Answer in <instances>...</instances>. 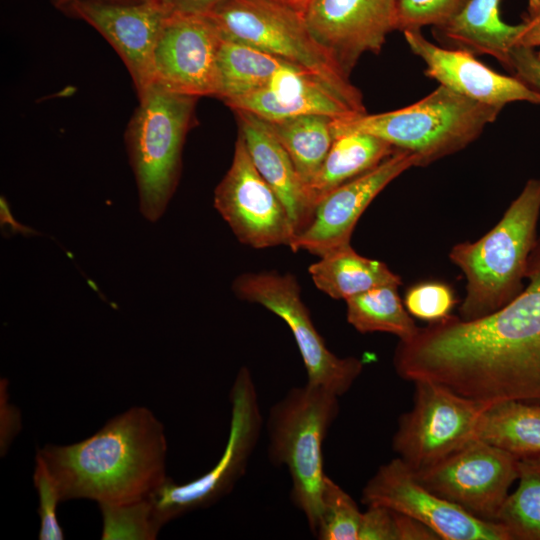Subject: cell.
<instances>
[{"label":"cell","instance_id":"6da1fadb","mask_svg":"<svg viewBox=\"0 0 540 540\" xmlns=\"http://www.w3.org/2000/svg\"><path fill=\"white\" fill-rule=\"evenodd\" d=\"M525 278L527 287L491 314L474 320L450 314L399 340L398 376L485 403L540 402V237Z\"/></svg>","mask_w":540,"mask_h":540},{"label":"cell","instance_id":"7a4b0ae2","mask_svg":"<svg viewBox=\"0 0 540 540\" xmlns=\"http://www.w3.org/2000/svg\"><path fill=\"white\" fill-rule=\"evenodd\" d=\"M62 502L94 500L125 504L148 498L166 480L163 424L146 407H131L90 437L37 450Z\"/></svg>","mask_w":540,"mask_h":540},{"label":"cell","instance_id":"3957f363","mask_svg":"<svg viewBox=\"0 0 540 540\" xmlns=\"http://www.w3.org/2000/svg\"><path fill=\"white\" fill-rule=\"evenodd\" d=\"M539 215L540 179H530L496 226L476 241L452 247L449 259L467 281L461 319L491 314L523 290Z\"/></svg>","mask_w":540,"mask_h":540},{"label":"cell","instance_id":"277c9868","mask_svg":"<svg viewBox=\"0 0 540 540\" xmlns=\"http://www.w3.org/2000/svg\"><path fill=\"white\" fill-rule=\"evenodd\" d=\"M502 108L484 104L439 85L419 101L393 111L333 119V137L361 132L397 150L412 153L427 166L474 142Z\"/></svg>","mask_w":540,"mask_h":540},{"label":"cell","instance_id":"5b68a950","mask_svg":"<svg viewBox=\"0 0 540 540\" xmlns=\"http://www.w3.org/2000/svg\"><path fill=\"white\" fill-rule=\"evenodd\" d=\"M339 396L307 382L290 389L269 410L266 431L268 458L285 466L291 479L290 498L316 532L326 474L322 446L339 413Z\"/></svg>","mask_w":540,"mask_h":540},{"label":"cell","instance_id":"8992f818","mask_svg":"<svg viewBox=\"0 0 540 540\" xmlns=\"http://www.w3.org/2000/svg\"><path fill=\"white\" fill-rule=\"evenodd\" d=\"M204 16L223 37L307 71L355 114L367 113L359 89L312 36L304 15L292 7L273 0H222Z\"/></svg>","mask_w":540,"mask_h":540},{"label":"cell","instance_id":"52a82bcc","mask_svg":"<svg viewBox=\"0 0 540 540\" xmlns=\"http://www.w3.org/2000/svg\"><path fill=\"white\" fill-rule=\"evenodd\" d=\"M139 104L125 132L142 215L157 221L171 199L181 170L185 136L196 97L150 83L137 93Z\"/></svg>","mask_w":540,"mask_h":540},{"label":"cell","instance_id":"ba28073f","mask_svg":"<svg viewBox=\"0 0 540 540\" xmlns=\"http://www.w3.org/2000/svg\"><path fill=\"white\" fill-rule=\"evenodd\" d=\"M230 402L229 436L212 469L184 484H176L168 477L148 497L160 528L184 514L215 504L228 495L245 474L263 425L256 387L247 367L240 368L235 377Z\"/></svg>","mask_w":540,"mask_h":540},{"label":"cell","instance_id":"9c48e42d","mask_svg":"<svg viewBox=\"0 0 540 540\" xmlns=\"http://www.w3.org/2000/svg\"><path fill=\"white\" fill-rule=\"evenodd\" d=\"M413 383V406L399 418L392 448L418 472L475 440L479 419L490 403L466 398L430 381Z\"/></svg>","mask_w":540,"mask_h":540},{"label":"cell","instance_id":"30bf717a","mask_svg":"<svg viewBox=\"0 0 540 540\" xmlns=\"http://www.w3.org/2000/svg\"><path fill=\"white\" fill-rule=\"evenodd\" d=\"M233 290L240 299L263 306L287 324L302 357L307 382L339 397L351 388L363 370L362 361L356 357L340 358L327 348L293 275L244 273L234 280Z\"/></svg>","mask_w":540,"mask_h":540},{"label":"cell","instance_id":"8fae6325","mask_svg":"<svg viewBox=\"0 0 540 540\" xmlns=\"http://www.w3.org/2000/svg\"><path fill=\"white\" fill-rule=\"evenodd\" d=\"M518 459L475 439L435 465L413 473L435 494L479 519L496 522L517 480Z\"/></svg>","mask_w":540,"mask_h":540},{"label":"cell","instance_id":"7c38bea8","mask_svg":"<svg viewBox=\"0 0 540 540\" xmlns=\"http://www.w3.org/2000/svg\"><path fill=\"white\" fill-rule=\"evenodd\" d=\"M362 502L412 517L443 540H512L498 522L479 519L423 486L398 457L382 464L362 490Z\"/></svg>","mask_w":540,"mask_h":540},{"label":"cell","instance_id":"4fadbf2b","mask_svg":"<svg viewBox=\"0 0 540 540\" xmlns=\"http://www.w3.org/2000/svg\"><path fill=\"white\" fill-rule=\"evenodd\" d=\"M214 206L250 247H290L296 236L283 203L257 171L239 134L231 166L215 189Z\"/></svg>","mask_w":540,"mask_h":540},{"label":"cell","instance_id":"5bb4252c","mask_svg":"<svg viewBox=\"0 0 540 540\" xmlns=\"http://www.w3.org/2000/svg\"><path fill=\"white\" fill-rule=\"evenodd\" d=\"M220 43L221 34L206 16L170 13L151 54L148 84L196 98L216 97Z\"/></svg>","mask_w":540,"mask_h":540},{"label":"cell","instance_id":"9a60e30c","mask_svg":"<svg viewBox=\"0 0 540 540\" xmlns=\"http://www.w3.org/2000/svg\"><path fill=\"white\" fill-rule=\"evenodd\" d=\"M306 25L343 72L350 73L365 53H379L398 30V0H308Z\"/></svg>","mask_w":540,"mask_h":540},{"label":"cell","instance_id":"2e32d148","mask_svg":"<svg viewBox=\"0 0 540 540\" xmlns=\"http://www.w3.org/2000/svg\"><path fill=\"white\" fill-rule=\"evenodd\" d=\"M417 166L415 155L397 150L375 168L337 187L318 202L311 223L296 235L290 248L321 257L350 244L355 225L375 197L403 172Z\"/></svg>","mask_w":540,"mask_h":540},{"label":"cell","instance_id":"e0dca14e","mask_svg":"<svg viewBox=\"0 0 540 540\" xmlns=\"http://www.w3.org/2000/svg\"><path fill=\"white\" fill-rule=\"evenodd\" d=\"M61 12L98 31L125 64L136 92L149 82L151 54L166 17L158 0H76Z\"/></svg>","mask_w":540,"mask_h":540},{"label":"cell","instance_id":"ac0fdd59","mask_svg":"<svg viewBox=\"0 0 540 540\" xmlns=\"http://www.w3.org/2000/svg\"><path fill=\"white\" fill-rule=\"evenodd\" d=\"M413 54L425 63V75L439 85L472 100L504 108L511 102L540 105V94L515 76L500 74L477 60L474 55L431 43L421 30L403 31Z\"/></svg>","mask_w":540,"mask_h":540},{"label":"cell","instance_id":"d6986e66","mask_svg":"<svg viewBox=\"0 0 540 540\" xmlns=\"http://www.w3.org/2000/svg\"><path fill=\"white\" fill-rule=\"evenodd\" d=\"M225 103L269 122L303 115H357L313 75L291 63L279 68L264 88Z\"/></svg>","mask_w":540,"mask_h":540},{"label":"cell","instance_id":"ffe728a7","mask_svg":"<svg viewBox=\"0 0 540 540\" xmlns=\"http://www.w3.org/2000/svg\"><path fill=\"white\" fill-rule=\"evenodd\" d=\"M235 113L254 166L283 203L298 235L311 223L314 208L291 158L263 119L242 110Z\"/></svg>","mask_w":540,"mask_h":540},{"label":"cell","instance_id":"44dd1931","mask_svg":"<svg viewBox=\"0 0 540 540\" xmlns=\"http://www.w3.org/2000/svg\"><path fill=\"white\" fill-rule=\"evenodd\" d=\"M501 0H470L448 23L432 28L441 46L472 55H489L506 69L511 49L518 44L522 25H510L500 17Z\"/></svg>","mask_w":540,"mask_h":540},{"label":"cell","instance_id":"7402d4cb","mask_svg":"<svg viewBox=\"0 0 540 540\" xmlns=\"http://www.w3.org/2000/svg\"><path fill=\"white\" fill-rule=\"evenodd\" d=\"M396 151L390 143L368 133L352 132L334 138L320 168L305 186L314 211L328 193L375 168Z\"/></svg>","mask_w":540,"mask_h":540},{"label":"cell","instance_id":"603a6c76","mask_svg":"<svg viewBox=\"0 0 540 540\" xmlns=\"http://www.w3.org/2000/svg\"><path fill=\"white\" fill-rule=\"evenodd\" d=\"M319 258L309 267V274L315 286L334 299L346 300L378 286L402 283L385 263L361 256L351 244Z\"/></svg>","mask_w":540,"mask_h":540},{"label":"cell","instance_id":"cb8c5ba5","mask_svg":"<svg viewBox=\"0 0 540 540\" xmlns=\"http://www.w3.org/2000/svg\"><path fill=\"white\" fill-rule=\"evenodd\" d=\"M475 436L517 458L540 454V402L490 403L479 419Z\"/></svg>","mask_w":540,"mask_h":540},{"label":"cell","instance_id":"d4e9b609","mask_svg":"<svg viewBox=\"0 0 540 540\" xmlns=\"http://www.w3.org/2000/svg\"><path fill=\"white\" fill-rule=\"evenodd\" d=\"M287 63L254 46L221 35L216 97L227 102L262 89Z\"/></svg>","mask_w":540,"mask_h":540},{"label":"cell","instance_id":"484cf974","mask_svg":"<svg viewBox=\"0 0 540 540\" xmlns=\"http://www.w3.org/2000/svg\"><path fill=\"white\" fill-rule=\"evenodd\" d=\"M333 119L326 115H303L273 122L264 120L291 158L304 190L334 141Z\"/></svg>","mask_w":540,"mask_h":540},{"label":"cell","instance_id":"4316f807","mask_svg":"<svg viewBox=\"0 0 540 540\" xmlns=\"http://www.w3.org/2000/svg\"><path fill=\"white\" fill-rule=\"evenodd\" d=\"M397 284L372 288L346 299L347 321L360 333L385 332L407 340L418 330Z\"/></svg>","mask_w":540,"mask_h":540},{"label":"cell","instance_id":"83f0119b","mask_svg":"<svg viewBox=\"0 0 540 540\" xmlns=\"http://www.w3.org/2000/svg\"><path fill=\"white\" fill-rule=\"evenodd\" d=\"M519 481L508 495L496 522L512 540H540V454L518 459Z\"/></svg>","mask_w":540,"mask_h":540},{"label":"cell","instance_id":"f1b7e54d","mask_svg":"<svg viewBox=\"0 0 540 540\" xmlns=\"http://www.w3.org/2000/svg\"><path fill=\"white\" fill-rule=\"evenodd\" d=\"M362 515L353 498L326 475L314 536L319 540H359Z\"/></svg>","mask_w":540,"mask_h":540},{"label":"cell","instance_id":"f546056e","mask_svg":"<svg viewBox=\"0 0 540 540\" xmlns=\"http://www.w3.org/2000/svg\"><path fill=\"white\" fill-rule=\"evenodd\" d=\"M99 508L103 519V540H153L161 529L155 522L149 498L125 504L99 505Z\"/></svg>","mask_w":540,"mask_h":540},{"label":"cell","instance_id":"4dcf8cb0","mask_svg":"<svg viewBox=\"0 0 540 540\" xmlns=\"http://www.w3.org/2000/svg\"><path fill=\"white\" fill-rule=\"evenodd\" d=\"M470 0H398V30H421L454 19Z\"/></svg>","mask_w":540,"mask_h":540},{"label":"cell","instance_id":"1f68e13d","mask_svg":"<svg viewBox=\"0 0 540 540\" xmlns=\"http://www.w3.org/2000/svg\"><path fill=\"white\" fill-rule=\"evenodd\" d=\"M403 303L411 316L430 323L449 316L456 299L450 286L431 281L411 286Z\"/></svg>","mask_w":540,"mask_h":540},{"label":"cell","instance_id":"d6a6232c","mask_svg":"<svg viewBox=\"0 0 540 540\" xmlns=\"http://www.w3.org/2000/svg\"><path fill=\"white\" fill-rule=\"evenodd\" d=\"M33 482L39 497L40 529L38 539H64V533L56 514L57 506L62 502V499L45 463L38 455L35 457Z\"/></svg>","mask_w":540,"mask_h":540},{"label":"cell","instance_id":"836d02e7","mask_svg":"<svg viewBox=\"0 0 540 540\" xmlns=\"http://www.w3.org/2000/svg\"><path fill=\"white\" fill-rule=\"evenodd\" d=\"M363 512L359 540H397L395 512L382 505H368Z\"/></svg>","mask_w":540,"mask_h":540},{"label":"cell","instance_id":"e575fe53","mask_svg":"<svg viewBox=\"0 0 540 540\" xmlns=\"http://www.w3.org/2000/svg\"><path fill=\"white\" fill-rule=\"evenodd\" d=\"M507 70L531 90L540 94V57L533 48L514 46L509 54Z\"/></svg>","mask_w":540,"mask_h":540},{"label":"cell","instance_id":"d590c367","mask_svg":"<svg viewBox=\"0 0 540 540\" xmlns=\"http://www.w3.org/2000/svg\"><path fill=\"white\" fill-rule=\"evenodd\" d=\"M0 407H1V428H0V447L3 456L9 448L11 441L21 428V416L19 410L10 405L7 401V383L1 381Z\"/></svg>","mask_w":540,"mask_h":540},{"label":"cell","instance_id":"8d00e7d4","mask_svg":"<svg viewBox=\"0 0 540 540\" xmlns=\"http://www.w3.org/2000/svg\"><path fill=\"white\" fill-rule=\"evenodd\" d=\"M521 25L522 31L517 45L530 48L540 47V0H528ZM537 55L540 57V50Z\"/></svg>","mask_w":540,"mask_h":540},{"label":"cell","instance_id":"74e56055","mask_svg":"<svg viewBox=\"0 0 540 540\" xmlns=\"http://www.w3.org/2000/svg\"><path fill=\"white\" fill-rule=\"evenodd\" d=\"M395 519L397 540H440L430 528L412 517L395 512Z\"/></svg>","mask_w":540,"mask_h":540},{"label":"cell","instance_id":"f35d334b","mask_svg":"<svg viewBox=\"0 0 540 540\" xmlns=\"http://www.w3.org/2000/svg\"><path fill=\"white\" fill-rule=\"evenodd\" d=\"M169 13L206 15L222 0H158Z\"/></svg>","mask_w":540,"mask_h":540},{"label":"cell","instance_id":"ab89813d","mask_svg":"<svg viewBox=\"0 0 540 540\" xmlns=\"http://www.w3.org/2000/svg\"><path fill=\"white\" fill-rule=\"evenodd\" d=\"M292 7L304 15L308 0H273Z\"/></svg>","mask_w":540,"mask_h":540},{"label":"cell","instance_id":"60d3db41","mask_svg":"<svg viewBox=\"0 0 540 540\" xmlns=\"http://www.w3.org/2000/svg\"><path fill=\"white\" fill-rule=\"evenodd\" d=\"M73 1H76V0H51V3L58 10H61L63 7H65L66 5H68L69 3ZM106 1H131V0H106Z\"/></svg>","mask_w":540,"mask_h":540}]
</instances>
